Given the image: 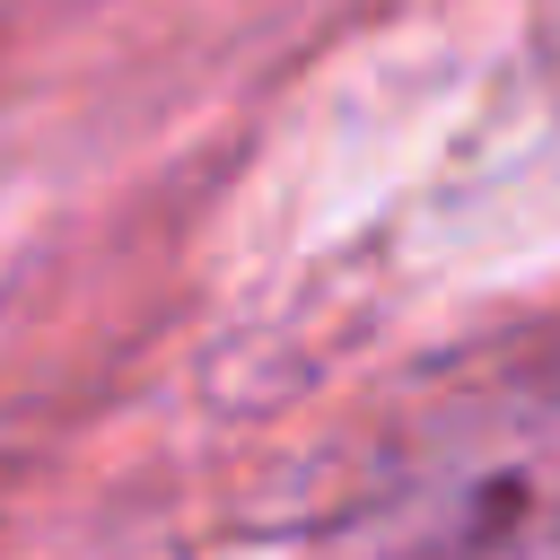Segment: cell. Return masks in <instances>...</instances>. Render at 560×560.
<instances>
[{"instance_id":"cell-1","label":"cell","mask_w":560,"mask_h":560,"mask_svg":"<svg viewBox=\"0 0 560 560\" xmlns=\"http://www.w3.org/2000/svg\"><path fill=\"white\" fill-rule=\"evenodd\" d=\"M332 560H560V359L429 420L341 516Z\"/></svg>"}]
</instances>
